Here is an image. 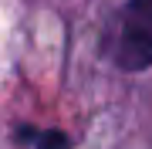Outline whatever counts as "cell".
<instances>
[{"mask_svg":"<svg viewBox=\"0 0 152 149\" xmlns=\"http://www.w3.org/2000/svg\"><path fill=\"white\" fill-rule=\"evenodd\" d=\"M115 61L129 71L152 65V0H129L115 34Z\"/></svg>","mask_w":152,"mask_h":149,"instance_id":"1","label":"cell"}]
</instances>
